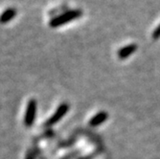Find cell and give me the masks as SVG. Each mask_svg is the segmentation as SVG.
Instances as JSON below:
<instances>
[{
    "label": "cell",
    "mask_w": 160,
    "mask_h": 159,
    "mask_svg": "<svg viewBox=\"0 0 160 159\" xmlns=\"http://www.w3.org/2000/svg\"><path fill=\"white\" fill-rule=\"evenodd\" d=\"M82 12L79 9L76 10H70L67 11L60 16H57L55 17H53L50 21H49V26L51 28H58V27H61L68 22H71L75 19L80 18L82 16Z\"/></svg>",
    "instance_id": "6da1fadb"
},
{
    "label": "cell",
    "mask_w": 160,
    "mask_h": 159,
    "mask_svg": "<svg viewBox=\"0 0 160 159\" xmlns=\"http://www.w3.org/2000/svg\"><path fill=\"white\" fill-rule=\"evenodd\" d=\"M37 114V102L35 99H31L27 104L25 117H24V125L27 127H31L35 122Z\"/></svg>",
    "instance_id": "7a4b0ae2"
},
{
    "label": "cell",
    "mask_w": 160,
    "mask_h": 159,
    "mask_svg": "<svg viewBox=\"0 0 160 159\" xmlns=\"http://www.w3.org/2000/svg\"><path fill=\"white\" fill-rule=\"evenodd\" d=\"M68 110H69V106L67 104H62L59 107L57 108L56 112L48 119V121L46 122V126L51 127V126L57 124L59 121H61L62 118L68 112Z\"/></svg>",
    "instance_id": "3957f363"
},
{
    "label": "cell",
    "mask_w": 160,
    "mask_h": 159,
    "mask_svg": "<svg viewBox=\"0 0 160 159\" xmlns=\"http://www.w3.org/2000/svg\"><path fill=\"white\" fill-rule=\"evenodd\" d=\"M17 9L14 8H9L7 10H5L1 14H0V23L1 24H5L8 23L9 21H11L12 19H13L17 16Z\"/></svg>",
    "instance_id": "277c9868"
},
{
    "label": "cell",
    "mask_w": 160,
    "mask_h": 159,
    "mask_svg": "<svg viewBox=\"0 0 160 159\" xmlns=\"http://www.w3.org/2000/svg\"><path fill=\"white\" fill-rule=\"evenodd\" d=\"M137 49V46L135 44H130V45H127L124 48L120 49L118 51V57L121 60L127 59L128 56H130L132 53H134Z\"/></svg>",
    "instance_id": "5b68a950"
},
{
    "label": "cell",
    "mask_w": 160,
    "mask_h": 159,
    "mask_svg": "<svg viewBox=\"0 0 160 159\" xmlns=\"http://www.w3.org/2000/svg\"><path fill=\"white\" fill-rule=\"evenodd\" d=\"M108 116V115L107 112H104V111L99 112L95 115V116L92 117V119L89 121V125L92 127H97V126L101 125L102 123H104L105 121H107Z\"/></svg>",
    "instance_id": "8992f818"
},
{
    "label": "cell",
    "mask_w": 160,
    "mask_h": 159,
    "mask_svg": "<svg viewBox=\"0 0 160 159\" xmlns=\"http://www.w3.org/2000/svg\"><path fill=\"white\" fill-rule=\"evenodd\" d=\"M152 37H153L154 38L160 37V25L154 30V32H153V34H152Z\"/></svg>",
    "instance_id": "52a82bcc"
},
{
    "label": "cell",
    "mask_w": 160,
    "mask_h": 159,
    "mask_svg": "<svg viewBox=\"0 0 160 159\" xmlns=\"http://www.w3.org/2000/svg\"><path fill=\"white\" fill-rule=\"evenodd\" d=\"M25 159H35V153L30 151V152H28L27 155H26V158Z\"/></svg>",
    "instance_id": "ba28073f"
}]
</instances>
